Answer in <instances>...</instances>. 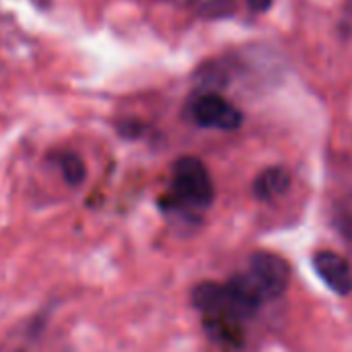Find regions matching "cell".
I'll list each match as a JSON object with an SVG mask.
<instances>
[{"label":"cell","mask_w":352,"mask_h":352,"mask_svg":"<svg viewBox=\"0 0 352 352\" xmlns=\"http://www.w3.org/2000/svg\"><path fill=\"white\" fill-rule=\"evenodd\" d=\"M190 6L202 19H225L235 10V0H190Z\"/></svg>","instance_id":"9"},{"label":"cell","mask_w":352,"mask_h":352,"mask_svg":"<svg viewBox=\"0 0 352 352\" xmlns=\"http://www.w3.org/2000/svg\"><path fill=\"white\" fill-rule=\"evenodd\" d=\"M54 163L58 165V169L62 171V177L66 179V184L70 186H80L87 177V169H85V163L78 155L74 153H58L54 155Z\"/></svg>","instance_id":"8"},{"label":"cell","mask_w":352,"mask_h":352,"mask_svg":"<svg viewBox=\"0 0 352 352\" xmlns=\"http://www.w3.org/2000/svg\"><path fill=\"white\" fill-rule=\"evenodd\" d=\"M204 328H206L208 336L217 344H221V346L237 349L243 342L241 322H231V320H204Z\"/></svg>","instance_id":"7"},{"label":"cell","mask_w":352,"mask_h":352,"mask_svg":"<svg viewBox=\"0 0 352 352\" xmlns=\"http://www.w3.org/2000/svg\"><path fill=\"white\" fill-rule=\"evenodd\" d=\"M190 116L202 128H214L227 132L237 130L243 122L241 111L219 93H202L194 97V101L190 103Z\"/></svg>","instance_id":"3"},{"label":"cell","mask_w":352,"mask_h":352,"mask_svg":"<svg viewBox=\"0 0 352 352\" xmlns=\"http://www.w3.org/2000/svg\"><path fill=\"white\" fill-rule=\"evenodd\" d=\"M192 303L198 311H202L204 320L243 322L256 311V307L250 305L229 283H200L192 291Z\"/></svg>","instance_id":"2"},{"label":"cell","mask_w":352,"mask_h":352,"mask_svg":"<svg viewBox=\"0 0 352 352\" xmlns=\"http://www.w3.org/2000/svg\"><path fill=\"white\" fill-rule=\"evenodd\" d=\"M314 268L318 276L336 295H349L352 291V270L346 258L334 252H320L314 258Z\"/></svg>","instance_id":"5"},{"label":"cell","mask_w":352,"mask_h":352,"mask_svg":"<svg viewBox=\"0 0 352 352\" xmlns=\"http://www.w3.org/2000/svg\"><path fill=\"white\" fill-rule=\"evenodd\" d=\"M173 202L186 210H204L214 200V184L206 165L196 157H182L171 171Z\"/></svg>","instance_id":"1"},{"label":"cell","mask_w":352,"mask_h":352,"mask_svg":"<svg viewBox=\"0 0 352 352\" xmlns=\"http://www.w3.org/2000/svg\"><path fill=\"white\" fill-rule=\"evenodd\" d=\"M291 186V175L285 167H268L254 179V194L260 200H274Z\"/></svg>","instance_id":"6"},{"label":"cell","mask_w":352,"mask_h":352,"mask_svg":"<svg viewBox=\"0 0 352 352\" xmlns=\"http://www.w3.org/2000/svg\"><path fill=\"white\" fill-rule=\"evenodd\" d=\"M250 274L254 276V280L260 285V289L264 291L266 299H276L280 297L291 280V270L289 264L276 256V254H256L250 262Z\"/></svg>","instance_id":"4"},{"label":"cell","mask_w":352,"mask_h":352,"mask_svg":"<svg viewBox=\"0 0 352 352\" xmlns=\"http://www.w3.org/2000/svg\"><path fill=\"white\" fill-rule=\"evenodd\" d=\"M250 4L256 6V8H266L270 4V0H250Z\"/></svg>","instance_id":"11"},{"label":"cell","mask_w":352,"mask_h":352,"mask_svg":"<svg viewBox=\"0 0 352 352\" xmlns=\"http://www.w3.org/2000/svg\"><path fill=\"white\" fill-rule=\"evenodd\" d=\"M334 225L338 233L352 243V192L340 198L334 206Z\"/></svg>","instance_id":"10"}]
</instances>
